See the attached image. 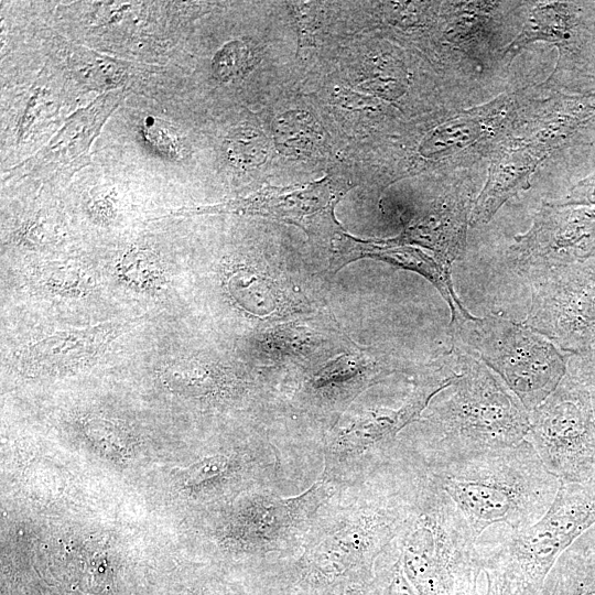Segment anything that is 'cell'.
I'll return each mask as SVG.
<instances>
[{
    "label": "cell",
    "instance_id": "1",
    "mask_svg": "<svg viewBox=\"0 0 595 595\" xmlns=\"http://www.w3.org/2000/svg\"><path fill=\"white\" fill-rule=\"evenodd\" d=\"M407 515L404 469L393 456L367 480L336 489L300 551L278 566L275 586L282 595H348L364 587Z\"/></svg>",
    "mask_w": 595,
    "mask_h": 595
},
{
    "label": "cell",
    "instance_id": "2",
    "mask_svg": "<svg viewBox=\"0 0 595 595\" xmlns=\"http://www.w3.org/2000/svg\"><path fill=\"white\" fill-rule=\"evenodd\" d=\"M413 452L463 515L475 542L489 529L519 531L536 523L560 485L527 440L461 457Z\"/></svg>",
    "mask_w": 595,
    "mask_h": 595
},
{
    "label": "cell",
    "instance_id": "3",
    "mask_svg": "<svg viewBox=\"0 0 595 595\" xmlns=\"http://www.w3.org/2000/svg\"><path fill=\"white\" fill-rule=\"evenodd\" d=\"M408 515L393 544L416 595H484L475 539L459 510L421 458L401 455Z\"/></svg>",
    "mask_w": 595,
    "mask_h": 595
},
{
    "label": "cell",
    "instance_id": "4",
    "mask_svg": "<svg viewBox=\"0 0 595 595\" xmlns=\"http://www.w3.org/2000/svg\"><path fill=\"white\" fill-rule=\"evenodd\" d=\"M459 375L437 393L416 422L425 434L399 439L421 455L461 457L516 445L526 440L530 412L487 366L456 354Z\"/></svg>",
    "mask_w": 595,
    "mask_h": 595
},
{
    "label": "cell",
    "instance_id": "5",
    "mask_svg": "<svg viewBox=\"0 0 595 595\" xmlns=\"http://www.w3.org/2000/svg\"><path fill=\"white\" fill-rule=\"evenodd\" d=\"M594 524L595 476L560 482L540 520L519 531H485L475 547L483 571L498 576L505 595H539L558 559Z\"/></svg>",
    "mask_w": 595,
    "mask_h": 595
},
{
    "label": "cell",
    "instance_id": "6",
    "mask_svg": "<svg viewBox=\"0 0 595 595\" xmlns=\"http://www.w3.org/2000/svg\"><path fill=\"white\" fill-rule=\"evenodd\" d=\"M458 375L455 355L454 360L434 363L418 375L398 404L363 405L346 413L324 433L322 479L347 487L371 477L390 459L402 431Z\"/></svg>",
    "mask_w": 595,
    "mask_h": 595
},
{
    "label": "cell",
    "instance_id": "7",
    "mask_svg": "<svg viewBox=\"0 0 595 595\" xmlns=\"http://www.w3.org/2000/svg\"><path fill=\"white\" fill-rule=\"evenodd\" d=\"M451 326L457 346L493 370L529 412L566 375L569 354L524 324L466 312L452 317Z\"/></svg>",
    "mask_w": 595,
    "mask_h": 595
},
{
    "label": "cell",
    "instance_id": "8",
    "mask_svg": "<svg viewBox=\"0 0 595 595\" xmlns=\"http://www.w3.org/2000/svg\"><path fill=\"white\" fill-rule=\"evenodd\" d=\"M338 487L318 479L300 495L284 497L275 486L249 489L219 528V544L235 553L280 566L301 549L320 509Z\"/></svg>",
    "mask_w": 595,
    "mask_h": 595
},
{
    "label": "cell",
    "instance_id": "9",
    "mask_svg": "<svg viewBox=\"0 0 595 595\" xmlns=\"http://www.w3.org/2000/svg\"><path fill=\"white\" fill-rule=\"evenodd\" d=\"M526 440L560 482L595 476V412L591 386L565 375L555 390L530 411Z\"/></svg>",
    "mask_w": 595,
    "mask_h": 595
},
{
    "label": "cell",
    "instance_id": "10",
    "mask_svg": "<svg viewBox=\"0 0 595 595\" xmlns=\"http://www.w3.org/2000/svg\"><path fill=\"white\" fill-rule=\"evenodd\" d=\"M529 284L524 325L567 354L595 342V259L551 269Z\"/></svg>",
    "mask_w": 595,
    "mask_h": 595
},
{
    "label": "cell",
    "instance_id": "11",
    "mask_svg": "<svg viewBox=\"0 0 595 595\" xmlns=\"http://www.w3.org/2000/svg\"><path fill=\"white\" fill-rule=\"evenodd\" d=\"M512 270L527 280L595 259V207L545 204L508 249Z\"/></svg>",
    "mask_w": 595,
    "mask_h": 595
},
{
    "label": "cell",
    "instance_id": "12",
    "mask_svg": "<svg viewBox=\"0 0 595 595\" xmlns=\"http://www.w3.org/2000/svg\"><path fill=\"white\" fill-rule=\"evenodd\" d=\"M346 190L322 180L293 188H267L247 197L206 206L183 207L180 216L240 214L269 217L302 227L309 235L331 242L343 229L334 217V207Z\"/></svg>",
    "mask_w": 595,
    "mask_h": 595
},
{
    "label": "cell",
    "instance_id": "13",
    "mask_svg": "<svg viewBox=\"0 0 595 595\" xmlns=\"http://www.w3.org/2000/svg\"><path fill=\"white\" fill-rule=\"evenodd\" d=\"M123 97L122 90L106 93L78 109L42 149L9 170L6 180L48 182L67 178L83 169L90 162V145Z\"/></svg>",
    "mask_w": 595,
    "mask_h": 595
},
{
    "label": "cell",
    "instance_id": "14",
    "mask_svg": "<svg viewBox=\"0 0 595 595\" xmlns=\"http://www.w3.org/2000/svg\"><path fill=\"white\" fill-rule=\"evenodd\" d=\"M473 203V185L466 182L455 183L398 237L387 241L393 245L424 247L451 268L452 263L464 253L467 221L470 219Z\"/></svg>",
    "mask_w": 595,
    "mask_h": 595
},
{
    "label": "cell",
    "instance_id": "15",
    "mask_svg": "<svg viewBox=\"0 0 595 595\" xmlns=\"http://www.w3.org/2000/svg\"><path fill=\"white\" fill-rule=\"evenodd\" d=\"M554 151H559L558 143L544 129L500 148L491 161L487 183L476 199L469 224L489 221L505 202L528 187L538 164Z\"/></svg>",
    "mask_w": 595,
    "mask_h": 595
},
{
    "label": "cell",
    "instance_id": "16",
    "mask_svg": "<svg viewBox=\"0 0 595 595\" xmlns=\"http://www.w3.org/2000/svg\"><path fill=\"white\" fill-rule=\"evenodd\" d=\"M328 271L335 274L343 267L361 258L385 261L397 268L413 271L429 280L450 306L452 317L467 312L455 294L451 279V268L441 262L432 252L409 245H393L387 240L365 241L343 232L331 240Z\"/></svg>",
    "mask_w": 595,
    "mask_h": 595
},
{
    "label": "cell",
    "instance_id": "17",
    "mask_svg": "<svg viewBox=\"0 0 595 595\" xmlns=\"http://www.w3.org/2000/svg\"><path fill=\"white\" fill-rule=\"evenodd\" d=\"M132 322L104 323L97 326L61 331L24 346L20 366L32 374H57L86 365L98 357Z\"/></svg>",
    "mask_w": 595,
    "mask_h": 595
},
{
    "label": "cell",
    "instance_id": "18",
    "mask_svg": "<svg viewBox=\"0 0 595 595\" xmlns=\"http://www.w3.org/2000/svg\"><path fill=\"white\" fill-rule=\"evenodd\" d=\"M539 595H595V549L585 533L558 559Z\"/></svg>",
    "mask_w": 595,
    "mask_h": 595
},
{
    "label": "cell",
    "instance_id": "19",
    "mask_svg": "<svg viewBox=\"0 0 595 595\" xmlns=\"http://www.w3.org/2000/svg\"><path fill=\"white\" fill-rule=\"evenodd\" d=\"M278 148L288 154L307 155L323 142V132L306 111H289L273 126Z\"/></svg>",
    "mask_w": 595,
    "mask_h": 595
},
{
    "label": "cell",
    "instance_id": "20",
    "mask_svg": "<svg viewBox=\"0 0 595 595\" xmlns=\"http://www.w3.org/2000/svg\"><path fill=\"white\" fill-rule=\"evenodd\" d=\"M348 595H416L403 573L393 541L378 559L374 578Z\"/></svg>",
    "mask_w": 595,
    "mask_h": 595
},
{
    "label": "cell",
    "instance_id": "21",
    "mask_svg": "<svg viewBox=\"0 0 595 595\" xmlns=\"http://www.w3.org/2000/svg\"><path fill=\"white\" fill-rule=\"evenodd\" d=\"M269 143L266 136L250 126H240L230 131L225 141L227 158L241 167H255L264 162Z\"/></svg>",
    "mask_w": 595,
    "mask_h": 595
},
{
    "label": "cell",
    "instance_id": "22",
    "mask_svg": "<svg viewBox=\"0 0 595 595\" xmlns=\"http://www.w3.org/2000/svg\"><path fill=\"white\" fill-rule=\"evenodd\" d=\"M255 50L247 43L235 40L225 44L214 56L213 72L215 76L229 82L242 77L256 64Z\"/></svg>",
    "mask_w": 595,
    "mask_h": 595
},
{
    "label": "cell",
    "instance_id": "23",
    "mask_svg": "<svg viewBox=\"0 0 595 595\" xmlns=\"http://www.w3.org/2000/svg\"><path fill=\"white\" fill-rule=\"evenodd\" d=\"M566 374L588 386L595 385V342L580 351L569 354Z\"/></svg>",
    "mask_w": 595,
    "mask_h": 595
},
{
    "label": "cell",
    "instance_id": "24",
    "mask_svg": "<svg viewBox=\"0 0 595 595\" xmlns=\"http://www.w3.org/2000/svg\"><path fill=\"white\" fill-rule=\"evenodd\" d=\"M552 204L595 207V171L573 184L562 198Z\"/></svg>",
    "mask_w": 595,
    "mask_h": 595
},
{
    "label": "cell",
    "instance_id": "25",
    "mask_svg": "<svg viewBox=\"0 0 595 595\" xmlns=\"http://www.w3.org/2000/svg\"><path fill=\"white\" fill-rule=\"evenodd\" d=\"M144 127V136L155 144L156 148L169 154H176L180 147L177 145V139L174 138V133L170 128L164 127V122L155 120V118H149Z\"/></svg>",
    "mask_w": 595,
    "mask_h": 595
},
{
    "label": "cell",
    "instance_id": "26",
    "mask_svg": "<svg viewBox=\"0 0 595 595\" xmlns=\"http://www.w3.org/2000/svg\"><path fill=\"white\" fill-rule=\"evenodd\" d=\"M483 573L486 582L484 595H505L498 576L487 570L483 571Z\"/></svg>",
    "mask_w": 595,
    "mask_h": 595
},
{
    "label": "cell",
    "instance_id": "27",
    "mask_svg": "<svg viewBox=\"0 0 595 595\" xmlns=\"http://www.w3.org/2000/svg\"><path fill=\"white\" fill-rule=\"evenodd\" d=\"M591 391H592V400H593V407L595 412V385H591Z\"/></svg>",
    "mask_w": 595,
    "mask_h": 595
}]
</instances>
